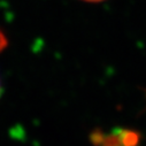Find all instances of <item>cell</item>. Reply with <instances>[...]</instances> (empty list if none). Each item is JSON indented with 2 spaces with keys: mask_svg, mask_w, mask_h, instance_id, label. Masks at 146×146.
Segmentation results:
<instances>
[{
  "mask_svg": "<svg viewBox=\"0 0 146 146\" xmlns=\"http://www.w3.org/2000/svg\"><path fill=\"white\" fill-rule=\"evenodd\" d=\"M7 46H8V38L6 33L3 30H0V53L4 52ZM1 92H3V89H1V83H0V97H1Z\"/></svg>",
  "mask_w": 146,
  "mask_h": 146,
  "instance_id": "1",
  "label": "cell"
},
{
  "mask_svg": "<svg viewBox=\"0 0 146 146\" xmlns=\"http://www.w3.org/2000/svg\"><path fill=\"white\" fill-rule=\"evenodd\" d=\"M83 1H86V3H100V1H104V0H83Z\"/></svg>",
  "mask_w": 146,
  "mask_h": 146,
  "instance_id": "2",
  "label": "cell"
}]
</instances>
